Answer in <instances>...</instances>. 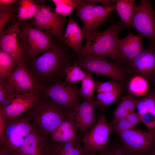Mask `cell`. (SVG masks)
<instances>
[{"mask_svg":"<svg viewBox=\"0 0 155 155\" xmlns=\"http://www.w3.org/2000/svg\"><path fill=\"white\" fill-rule=\"evenodd\" d=\"M74 63L66 51L55 46L35 59L28 68L40 84L47 85L65 79L67 69Z\"/></svg>","mask_w":155,"mask_h":155,"instance_id":"cell-1","label":"cell"},{"mask_svg":"<svg viewBox=\"0 0 155 155\" xmlns=\"http://www.w3.org/2000/svg\"><path fill=\"white\" fill-rule=\"evenodd\" d=\"M126 25L121 20L112 24L105 30H95L86 34V41L78 55L92 56L104 59L109 58L116 62L118 60L117 46L119 34Z\"/></svg>","mask_w":155,"mask_h":155,"instance_id":"cell-2","label":"cell"},{"mask_svg":"<svg viewBox=\"0 0 155 155\" xmlns=\"http://www.w3.org/2000/svg\"><path fill=\"white\" fill-rule=\"evenodd\" d=\"M72 112L51 99L41 96L25 113L46 139L48 134L66 120Z\"/></svg>","mask_w":155,"mask_h":155,"instance_id":"cell-3","label":"cell"},{"mask_svg":"<svg viewBox=\"0 0 155 155\" xmlns=\"http://www.w3.org/2000/svg\"><path fill=\"white\" fill-rule=\"evenodd\" d=\"M74 62L86 71L106 76L123 85L127 82L131 75L127 66L108 61L106 59L78 55Z\"/></svg>","mask_w":155,"mask_h":155,"instance_id":"cell-4","label":"cell"},{"mask_svg":"<svg viewBox=\"0 0 155 155\" xmlns=\"http://www.w3.org/2000/svg\"><path fill=\"white\" fill-rule=\"evenodd\" d=\"M38 92L41 96L49 98L67 111L73 112L82 98L75 83L61 80L47 85H41Z\"/></svg>","mask_w":155,"mask_h":155,"instance_id":"cell-5","label":"cell"},{"mask_svg":"<svg viewBox=\"0 0 155 155\" xmlns=\"http://www.w3.org/2000/svg\"><path fill=\"white\" fill-rule=\"evenodd\" d=\"M128 26L141 36L148 38L150 46H155V12L150 1L140 0L138 5L135 6Z\"/></svg>","mask_w":155,"mask_h":155,"instance_id":"cell-6","label":"cell"},{"mask_svg":"<svg viewBox=\"0 0 155 155\" xmlns=\"http://www.w3.org/2000/svg\"><path fill=\"white\" fill-rule=\"evenodd\" d=\"M26 115L7 119L4 135L0 147L18 152L25 137L30 132L32 123Z\"/></svg>","mask_w":155,"mask_h":155,"instance_id":"cell-7","label":"cell"},{"mask_svg":"<svg viewBox=\"0 0 155 155\" xmlns=\"http://www.w3.org/2000/svg\"><path fill=\"white\" fill-rule=\"evenodd\" d=\"M113 129L111 123L104 115L100 116L84 137L85 150L95 153L102 152L109 143V136Z\"/></svg>","mask_w":155,"mask_h":155,"instance_id":"cell-8","label":"cell"},{"mask_svg":"<svg viewBox=\"0 0 155 155\" xmlns=\"http://www.w3.org/2000/svg\"><path fill=\"white\" fill-rule=\"evenodd\" d=\"M22 34L23 53L30 58L35 59L40 54L44 53L55 46L51 37L52 35L38 29L26 26Z\"/></svg>","mask_w":155,"mask_h":155,"instance_id":"cell-9","label":"cell"},{"mask_svg":"<svg viewBox=\"0 0 155 155\" xmlns=\"http://www.w3.org/2000/svg\"><path fill=\"white\" fill-rule=\"evenodd\" d=\"M117 133L125 148L131 153L149 154L155 148V133L133 129Z\"/></svg>","mask_w":155,"mask_h":155,"instance_id":"cell-10","label":"cell"},{"mask_svg":"<svg viewBox=\"0 0 155 155\" xmlns=\"http://www.w3.org/2000/svg\"><path fill=\"white\" fill-rule=\"evenodd\" d=\"M3 80L17 95L38 92L41 85L23 62L18 65L8 77Z\"/></svg>","mask_w":155,"mask_h":155,"instance_id":"cell-11","label":"cell"},{"mask_svg":"<svg viewBox=\"0 0 155 155\" xmlns=\"http://www.w3.org/2000/svg\"><path fill=\"white\" fill-rule=\"evenodd\" d=\"M127 66L131 74L141 76L155 86V46L144 49Z\"/></svg>","mask_w":155,"mask_h":155,"instance_id":"cell-12","label":"cell"},{"mask_svg":"<svg viewBox=\"0 0 155 155\" xmlns=\"http://www.w3.org/2000/svg\"><path fill=\"white\" fill-rule=\"evenodd\" d=\"M34 18L35 24L38 29L45 30L52 36L63 40V29L66 20L55 11L47 6L39 5Z\"/></svg>","mask_w":155,"mask_h":155,"instance_id":"cell-13","label":"cell"},{"mask_svg":"<svg viewBox=\"0 0 155 155\" xmlns=\"http://www.w3.org/2000/svg\"><path fill=\"white\" fill-rule=\"evenodd\" d=\"M0 34V49L10 55L17 65L23 62L22 34L18 24L3 30Z\"/></svg>","mask_w":155,"mask_h":155,"instance_id":"cell-14","label":"cell"},{"mask_svg":"<svg viewBox=\"0 0 155 155\" xmlns=\"http://www.w3.org/2000/svg\"><path fill=\"white\" fill-rule=\"evenodd\" d=\"M94 100H84L79 103L73 111V119L76 131L84 136L96 121Z\"/></svg>","mask_w":155,"mask_h":155,"instance_id":"cell-15","label":"cell"},{"mask_svg":"<svg viewBox=\"0 0 155 155\" xmlns=\"http://www.w3.org/2000/svg\"><path fill=\"white\" fill-rule=\"evenodd\" d=\"M143 38L141 36L129 34L125 38L119 40L117 46L118 60L117 62L127 65L144 49Z\"/></svg>","mask_w":155,"mask_h":155,"instance_id":"cell-16","label":"cell"},{"mask_svg":"<svg viewBox=\"0 0 155 155\" xmlns=\"http://www.w3.org/2000/svg\"><path fill=\"white\" fill-rule=\"evenodd\" d=\"M47 144L46 138L33 123L30 132L25 138L17 153L22 155H46Z\"/></svg>","mask_w":155,"mask_h":155,"instance_id":"cell-17","label":"cell"},{"mask_svg":"<svg viewBox=\"0 0 155 155\" xmlns=\"http://www.w3.org/2000/svg\"><path fill=\"white\" fill-rule=\"evenodd\" d=\"M36 92L17 95L10 104L2 109L7 119L17 117L25 113L40 98Z\"/></svg>","mask_w":155,"mask_h":155,"instance_id":"cell-18","label":"cell"},{"mask_svg":"<svg viewBox=\"0 0 155 155\" xmlns=\"http://www.w3.org/2000/svg\"><path fill=\"white\" fill-rule=\"evenodd\" d=\"M96 2L94 0L83 1L76 7V15L82 21L85 34L97 29L100 26L96 19L94 10Z\"/></svg>","mask_w":155,"mask_h":155,"instance_id":"cell-19","label":"cell"},{"mask_svg":"<svg viewBox=\"0 0 155 155\" xmlns=\"http://www.w3.org/2000/svg\"><path fill=\"white\" fill-rule=\"evenodd\" d=\"M80 137L72 140L61 142H48L46 155H84L86 152L81 143Z\"/></svg>","mask_w":155,"mask_h":155,"instance_id":"cell-20","label":"cell"},{"mask_svg":"<svg viewBox=\"0 0 155 155\" xmlns=\"http://www.w3.org/2000/svg\"><path fill=\"white\" fill-rule=\"evenodd\" d=\"M73 112L57 127L48 134L46 138L48 142H65L79 137L75 133L76 130Z\"/></svg>","mask_w":155,"mask_h":155,"instance_id":"cell-21","label":"cell"},{"mask_svg":"<svg viewBox=\"0 0 155 155\" xmlns=\"http://www.w3.org/2000/svg\"><path fill=\"white\" fill-rule=\"evenodd\" d=\"M85 34L77 23L72 18L69 20L64 34L63 40L75 53L79 54L83 47L82 41L86 38Z\"/></svg>","mask_w":155,"mask_h":155,"instance_id":"cell-22","label":"cell"},{"mask_svg":"<svg viewBox=\"0 0 155 155\" xmlns=\"http://www.w3.org/2000/svg\"><path fill=\"white\" fill-rule=\"evenodd\" d=\"M137 99L130 94H127L122 97L121 100L113 113V118L112 123L120 119L125 117L134 111L136 108Z\"/></svg>","mask_w":155,"mask_h":155,"instance_id":"cell-23","label":"cell"},{"mask_svg":"<svg viewBox=\"0 0 155 155\" xmlns=\"http://www.w3.org/2000/svg\"><path fill=\"white\" fill-rule=\"evenodd\" d=\"M116 11L121 21L127 27L134 9L135 0H116Z\"/></svg>","mask_w":155,"mask_h":155,"instance_id":"cell-24","label":"cell"},{"mask_svg":"<svg viewBox=\"0 0 155 155\" xmlns=\"http://www.w3.org/2000/svg\"><path fill=\"white\" fill-rule=\"evenodd\" d=\"M148 87V81L143 77L137 75L131 78L127 86L130 94L137 96H142L146 93Z\"/></svg>","mask_w":155,"mask_h":155,"instance_id":"cell-25","label":"cell"},{"mask_svg":"<svg viewBox=\"0 0 155 155\" xmlns=\"http://www.w3.org/2000/svg\"><path fill=\"white\" fill-rule=\"evenodd\" d=\"M39 5L32 0L19 1L18 16V22L20 21L34 18L38 11Z\"/></svg>","mask_w":155,"mask_h":155,"instance_id":"cell-26","label":"cell"},{"mask_svg":"<svg viewBox=\"0 0 155 155\" xmlns=\"http://www.w3.org/2000/svg\"><path fill=\"white\" fill-rule=\"evenodd\" d=\"M123 88V86L111 92L97 94L96 98L94 100L96 107L102 109L118 100L120 98Z\"/></svg>","mask_w":155,"mask_h":155,"instance_id":"cell-27","label":"cell"},{"mask_svg":"<svg viewBox=\"0 0 155 155\" xmlns=\"http://www.w3.org/2000/svg\"><path fill=\"white\" fill-rule=\"evenodd\" d=\"M17 65L10 55L0 49V80L8 77Z\"/></svg>","mask_w":155,"mask_h":155,"instance_id":"cell-28","label":"cell"},{"mask_svg":"<svg viewBox=\"0 0 155 155\" xmlns=\"http://www.w3.org/2000/svg\"><path fill=\"white\" fill-rule=\"evenodd\" d=\"M55 5V11L61 17L70 15L75 7L81 3V0H52Z\"/></svg>","mask_w":155,"mask_h":155,"instance_id":"cell-29","label":"cell"},{"mask_svg":"<svg viewBox=\"0 0 155 155\" xmlns=\"http://www.w3.org/2000/svg\"><path fill=\"white\" fill-rule=\"evenodd\" d=\"M88 73L87 71H83L81 67L74 61V63L68 67L66 69L65 81L71 83L81 82L87 77Z\"/></svg>","mask_w":155,"mask_h":155,"instance_id":"cell-30","label":"cell"},{"mask_svg":"<svg viewBox=\"0 0 155 155\" xmlns=\"http://www.w3.org/2000/svg\"><path fill=\"white\" fill-rule=\"evenodd\" d=\"M92 73H88L87 77L81 82L80 92L82 98L85 100H94V92L95 89V81L92 78Z\"/></svg>","mask_w":155,"mask_h":155,"instance_id":"cell-31","label":"cell"},{"mask_svg":"<svg viewBox=\"0 0 155 155\" xmlns=\"http://www.w3.org/2000/svg\"><path fill=\"white\" fill-rule=\"evenodd\" d=\"M17 95L4 80H0V107L8 105Z\"/></svg>","mask_w":155,"mask_h":155,"instance_id":"cell-32","label":"cell"},{"mask_svg":"<svg viewBox=\"0 0 155 155\" xmlns=\"http://www.w3.org/2000/svg\"><path fill=\"white\" fill-rule=\"evenodd\" d=\"M115 5L107 6L104 5H95L94 10L97 20L100 26L107 19L111 12L116 10Z\"/></svg>","mask_w":155,"mask_h":155,"instance_id":"cell-33","label":"cell"},{"mask_svg":"<svg viewBox=\"0 0 155 155\" xmlns=\"http://www.w3.org/2000/svg\"><path fill=\"white\" fill-rule=\"evenodd\" d=\"M123 85L115 80L102 82L95 81V89L97 94L111 92L118 88L123 87Z\"/></svg>","mask_w":155,"mask_h":155,"instance_id":"cell-34","label":"cell"},{"mask_svg":"<svg viewBox=\"0 0 155 155\" xmlns=\"http://www.w3.org/2000/svg\"><path fill=\"white\" fill-rule=\"evenodd\" d=\"M111 123L113 129L117 133L132 129L134 127L127 116L120 119L114 123Z\"/></svg>","mask_w":155,"mask_h":155,"instance_id":"cell-35","label":"cell"},{"mask_svg":"<svg viewBox=\"0 0 155 155\" xmlns=\"http://www.w3.org/2000/svg\"><path fill=\"white\" fill-rule=\"evenodd\" d=\"M13 8L8 7L1 9L0 12V32L3 31L5 25L12 17L13 13Z\"/></svg>","mask_w":155,"mask_h":155,"instance_id":"cell-36","label":"cell"},{"mask_svg":"<svg viewBox=\"0 0 155 155\" xmlns=\"http://www.w3.org/2000/svg\"><path fill=\"white\" fill-rule=\"evenodd\" d=\"M7 117L3 110L0 108V143L4 138L7 123Z\"/></svg>","mask_w":155,"mask_h":155,"instance_id":"cell-37","label":"cell"},{"mask_svg":"<svg viewBox=\"0 0 155 155\" xmlns=\"http://www.w3.org/2000/svg\"><path fill=\"white\" fill-rule=\"evenodd\" d=\"M136 108L137 110V112L140 116L147 113L150 112L147 109L143 98L139 99H137Z\"/></svg>","mask_w":155,"mask_h":155,"instance_id":"cell-38","label":"cell"},{"mask_svg":"<svg viewBox=\"0 0 155 155\" xmlns=\"http://www.w3.org/2000/svg\"><path fill=\"white\" fill-rule=\"evenodd\" d=\"M104 155H129L121 150L112 148L108 150L103 151Z\"/></svg>","mask_w":155,"mask_h":155,"instance_id":"cell-39","label":"cell"},{"mask_svg":"<svg viewBox=\"0 0 155 155\" xmlns=\"http://www.w3.org/2000/svg\"><path fill=\"white\" fill-rule=\"evenodd\" d=\"M16 1L15 0H0V9H2L9 7V6L14 3Z\"/></svg>","mask_w":155,"mask_h":155,"instance_id":"cell-40","label":"cell"},{"mask_svg":"<svg viewBox=\"0 0 155 155\" xmlns=\"http://www.w3.org/2000/svg\"><path fill=\"white\" fill-rule=\"evenodd\" d=\"M95 2L101 3L102 5L110 6L115 1L114 0H94Z\"/></svg>","mask_w":155,"mask_h":155,"instance_id":"cell-41","label":"cell"},{"mask_svg":"<svg viewBox=\"0 0 155 155\" xmlns=\"http://www.w3.org/2000/svg\"><path fill=\"white\" fill-rule=\"evenodd\" d=\"M9 150L6 148L0 147V155H8Z\"/></svg>","mask_w":155,"mask_h":155,"instance_id":"cell-42","label":"cell"},{"mask_svg":"<svg viewBox=\"0 0 155 155\" xmlns=\"http://www.w3.org/2000/svg\"><path fill=\"white\" fill-rule=\"evenodd\" d=\"M84 155H104V154L103 151L101 153H99L98 154H96V153L86 151Z\"/></svg>","mask_w":155,"mask_h":155,"instance_id":"cell-43","label":"cell"},{"mask_svg":"<svg viewBox=\"0 0 155 155\" xmlns=\"http://www.w3.org/2000/svg\"><path fill=\"white\" fill-rule=\"evenodd\" d=\"M8 154V155H22L17 152L12 151H9Z\"/></svg>","mask_w":155,"mask_h":155,"instance_id":"cell-44","label":"cell"},{"mask_svg":"<svg viewBox=\"0 0 155 155\" xmlns=\"http://www.w3.org/2000/svg\"><path fill=\"white\" fill-rule=\"evenodd\" d=\"M149 154V155H155V148Z\"/></svg>","mask_w":155,"mask_h":155,"instance_id":"cell-45","label":"cell"},{"mask_svg":"<svg viewBox=\"0 0 155 155\" xmlns=\"http://www.w3.org/2000/svg\"><path fill=\"white\" fill-rule=\"evenodd\" d=\"M152 92H153L154 95L155 96V86L154 87V90L152 91Z\"/></svg>","mask_w":155,"mask_h":155,"instance_id":"cell-46","label":"cell"}]
</instances>
